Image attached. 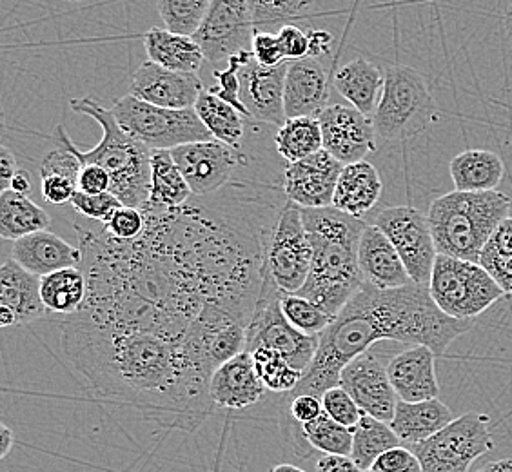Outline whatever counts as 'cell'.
<instances>
[{"label": "cell", "instance_id": "obj_1", "mask_svg": "<svg viewBox=\"0 0 512 472\" xmlns=\"http://www.w3.org/2000/svg\"><path fill=\"white\" fill-rule=\"evenodd\" d=\"M60 347L100 400L135 409L160 427L195 433L215 409L211 380L180 340L69 316Z\"/></svg>", "mask_w": 512, "mask_h": 472}, {"label": "cell", "instance_id": "obj_2", "mask_svg": "<svg viewBox=\"0 0 512 472\" xmlns=\"http://www.w3.org/2000/svg\"><path fill=\"white\" fill-rule=\"evenodd\" d=\"M473 320H456L434 304L429 287L409 284L380 291L373 286L356 293L335 322L320 335V345L295 394H313L322 400L340 387L345 365L380 342L424 345L444 356L456 338L473 329Z\"/></svg>", "mask_w": 512, "mask_h": 472}, {"label": "cell", "instance_id": "obj_3", "mask_svg": "<svg viewBox=\"0 0 512 472\" xmlns=\"http://www.w3.org/2000/svg\"><path fill=\"white\" fill-rule=\"evenodd\" d=\"M302 218L313 249V262L306 286L296 295L338 316L364 287L358 247L367 224L360 218L340 213L335 207L302 209Z\"/></svg>", "mask_w": 512, "mask_h": 472}, {"label": "cell", "instance_id": "obj_4", "mask_svg": "<svg viewBox=\"0 0 512 472\" xmlns=\"http://www.w3.org/2000/svg\"><path fill=\"white\" fill-rule=\"evenodd\" d=\"M71 109L80 115L93 118L102 128V140L97 148L82 151L73 144L66 129L59 126L55 138L57 144L68 148L79 158L82 166H100L111 177L109 193L122 202V206L142 209L151 191V149L140 144L120 128L113 111L104 108L93 97L71 100Z\"/></svg>", "mask_w": 512, "mask_h": 472}, {"label": "cell", "instance_id": "obj_5", "mask_svg": "<svg viewBox=\"0 0 512 472\" xmlns=\"http://www.w3.org/2000/svg\"><path fill=\"white\" fill-rule=\"evenodd\" d=\"M512 200L502 191H451L434 198L427 211L438 255L480 264L483 249L505 218Z\"/></svg>", "mask_w": 512, "mask_h": 472}, {"label": "cell", "instance_id": "obj_6", "mask_svg": "<svg viewBox=\"0 0 512 472\" xmlns=\"http://www.w3.org/2000/svg\"><path fill=\"white\" fill-rule=\"evenodd\" d=\"M436 120L438 104L424 75L404 64L385 69L382 99L373 115L376 137L404 142L422 135Z\"/></svg>", "mask_w": 512, "mask_h": 472}, {"label": "cell", "instance_id": "obj_7", "mask_svg": "<svg viewBox=\"0 0 512 472\" xmlns=\"http://www.w3.org/2000/svg\"><path fill=\"white\" fill-rule=\"evenodd\" d=\"M111 111L120 128L151 151H173L195 142L215 140L195 109L158 108L126 95L115 100Z\"/></svg>", "mask_w": 512, "mask_h": 472}, {"label": "cell", "instance_id": "obj_8", "mask_svg": "<svg viewBox=\"0 0 512 472\" xmlns=\"http://www.w3.org/2000/svg\"><path fill=\"white\" fill-rule=\"evenodd\" d=\"M427 287L434 304L456 320H474L505 295L480 264L445 255L436 256Z\"/></svg>", "mask_w": 512, "mask_h": 472}, {"label": "cell", "instance_id": "obj_9", "mask_svg": "<svg viewBox=\"0 0 512 472\" xmlns=\"http://www.w3.org/2000/svg\"><path fill=\"white\" fill-rule=\"evenodd\" d=\"M282 296L264 267L262 289L251 324L247 327L246 351L253 353L258 347L275 349L293 369L306 373L315 360L320 336L304 335L289 324L286 315L282 313Z\"/></svg>", "mask_w": 512, "mask_h": 472}, {"label": "cell", "instance_id": "obj_10", "mask_svg": "<svg viewBox=\"0 0 512 472\" xmlns=\"http://www.w3.org/2000/svg\"><path fill=\"white\" fill-rule=\"evenodd\" d=\"M253 316L224 305H207L189 325L184 338V351L191 364L207 380L213 378L218 367L246 351L247 327Z\"/></svg>", "mask_w": 512, "mask_h": 472}, {"label": "cell", "instance_id": "obj_11", "mask_svg": "<svg viewBox=\"0 0 512 472\" xmlns=\"http://www.w3.org/2000/svg\"><path fill=\"white\" fill-rule=\"evenodd\" d=\"M491 418L483 413H465L427 442L411 449L422 463V472H469L483 454L494 449Z\"/></svg>", "mask_w": 512, "mask_h": 472}, {"label": "cell", "instance_id": "obj_12", "mask_svg": "<svg viewBox=\"0 0 512 472\" xmlns=\"http://www.w3.org/2000/svg\"><path fill=\"white\" fill-rule=\"evenodd\" d=\"M313 249L307 238L302 207L293 202L278 211L266 249V273L282 295H296L311 273Z\"/></svg>", "mask_w": 512, "mask_h": 472}, {"label": "cell", "instance_id": "obj_13", "mask_svg": "<svg viewBox=\"0 0 512 472\" xmlns=\"http://www.w3.org/2000/svg\"><path fill=\"white\" fill-rule=\"evenodd\" d=\"M375 226L391 240L411 282L429 286L438 251L424 213L411 206L385 207L376 215Z\"/></svg>", "mask_w": 512, "mask_h": 472}, {"label": "cell", "instance_id": "obj_14", "mask_svg": "<svg viewBox=\"0 0 512 472\" xmlns=\"http://www.w3.org/2000/svg\"><path fill=\"white\" fill-rule=\"evenodd\" d=\"M255 33L249 2L211 0V8L193 40L200 46L206 62L220 66L244 51H251Z\"/></svg>", "mask_w": 512, "mask_h": 472}, {"label": "cell", "instance_id": "obj_15", "mask_svg": "<svg viewBox=\"0 0 512 472\" xmlns=\"http://www.w3.org/2000/svg\"><path fill=\"white\" fill-rule=\"evenodd\" d=\"M376 349L378 347L375 345L367 353L356 356L351 364L345 365L340 387L355 400L362 413L380 422L391 423L400 400L387 374V365L391 360H385L384 354Z\"/></svg>", "mask_w": 512, "mask_h": 472}, {"label": "cell", "instance_id": "obj_16", "mask_svg": "<svg viewBox=\"0 0 512 472\" xmlns=\"http://www.w3.org/2000/svg\"><path fill=\"white\" fill-rule=\"evenodd\" d=\"M171 157L198 198L213 197L233 177V171L246 164L247 157L238 149L218 140L195 142L173 149Z\"/></svg>", "mask_w": 512, "mask_h": 472}, {"label": "cell", "instance_id": "obj_17", "mask_svg": "<svg viewBox=\"0 0 512 472\" xmlns=\"http://www.w3.org/2000/svg\"><path fill=\"white\" fill-rule=\"evenodd\" d=\"M324 149L340 164L349 166L364 162V158L376 151V133L373 118L344 104H329L318 115Z\"/></svg>", "mask_w": 512, "mask_h": 472}, {"label": "cell", "instance_id": "obj_18", "mask_svg": "<svg viewBox=\"0 0 512 472\" xmlns=\"http://www.w3.org/2000/svg\"><path fill=\"white\" fill-rule=\"evenodd\" d=\"M342 171L344 164L325 149L295 164H287L284 173L287 200L302 209L333 207L336 184Z\"/></svg>", "mask_w": 512, "mask_h": 472}, {"label": "cell", "instance_id": "obj_19", "mask_svg": "<svg viewBox=\"0 0 512 472\" xmlns=\"http://www.w3.org/2000/svg\"><path fill=\"white\" fill-rule=\"evenodd\" d=\"M204 89L198 75L169 71L151 60H146L129 80V95L166 109H195Z\"/></svg>", "mask_w": 512, "mask_h": 472}, {"label": "cell", "instance_id": "obj_20", "mask_svg": "<svg viewBox=\"0 0 512 472\" xmlns=\"http://www.w3.org/2000/svg\"><path fill=\"white\" fill-rule=\"evenodd\" d=\"M289 64L286 62L276 68H264L256 62L255 57L240 69V99L247 115L258 122H266L273 126L286 124V79Z\"/></svg>", "mask_w": 512, "mask_h": 472}, {"label": "cell", "instance_id": "obj_21", "mask_svg": "<svg viewBox=\"0 0 512 472\" xmlns=\"http://www.w3.org/2000/svg\"><path fill=\"white\" fill-rule=\"evenodd\" d=\"M48 313L40 296V276L8 258L0 267V325L31 324Z\"/></svg>", "mask_w": 512, "mask_h": 472}, {"label": "cell", "instance_id": "obj_22", "mask_svg": "<svg viewBox=\"0 0 512 472\" xmlns=\"http://www.w3.org/2000/svg\"><path fill=\"white\" fill-rule=\"evenodd\" d=\"M436 354L424 345H411L394 354L387 365V374L398 400L418 404L436 400L440 384L436 378Z\"/></svg>", "mask_w": 512, "mask_h": 472}, {"label": "cell", "instance_id": "obj_23", "mask_svg": "<svg viewBox=\"0 0 512 472\" xmlns=\"http://www.w3.org/2000/svg\"><path fill=\"white\" fill-rule=\"evenodd\" d=\"M267 389L256 373L253 354L242 351L218 367L209 384V396L215 407L242 411L258 404Z\"/></svg>", "mask_w": 512, "mask_h": 472}, {"label": "cell", "instance_id": "obj_24", "mask_svg": "<svg viewBox=\"0 0 512 472\" xmlns=\"http://www.w3.org/2000/svg\"><path fill=\"white\" fill-rule=\"evenodd\" d=\"M358 266L364 284L380 291L400 289L413 284L398 251L375 224L365 227L358 247Z\"/></svg>", "mask_w": 512, "mask_h": 472}, {"label": "cell", "instance_id": "obj_25", "mask_svg": "<svg viewBox=\"0 0 512 472\" xmlns=\"http://www.w3.org/2000/svg\"><path fill=\"white\" fill-rule=\"evenodd\" d=\"M327 69L320 60L304 59L289 64L286 79V117H318L329 104Z\"/></svg>", "mask_w": 512, "mask_h": 472}, {"label": "cell", "instance_id": "obj_26", "mask_svg": "<svg viewBox=\"0 0 512 472\" xmlns=\"http://www.w3.org/2000/svg\"><path fill=\"white\" fill-rule=\"evenodd\" d=\"M11 258L26 271L42 278L62 269L80 267L82 251L51 231H39L13 242Z\"/></svg>", "mask_w": 512, "mask_h": 472}, {"label": "cell", "instance_id": "obj_27", "mask_svg": "<svg viewBox=\"0 0 512 472\" xmlns=\"http://www.w3.org/2000/svg\"><path fill=\"white\" fill-rule=\"evenodd\" d=\"M382 189V178L373 164L367 160L349 164L344 166L338 178L333 207L340 213L362 220L371 209H375L382 197Z\"/></svg>", "mask_w": 512, "mask_h": 472}, {"label": "cell", "instance_id": "obj_28", "mask_svg": "<svg viewBox=\"0 0 512 472\" xmlns=\"http://www.w3.org/2000/svg\"><path fill=\"white\" fill-rule=\"evenodd\" d=\"M385 71L371 60L355 59L335 73V88L351 108L373 118L384 91Z\"/></svg>", "mask_w": 512, "mask_h": 472}, {"label": "cell", "instance_id": "obj_29", "mask_svg": "<svg viewBox=\"0 0 512 472\" xmlns=\"http://www.w3.org/2000/svg\"><path fill=\"white\" fill-rule=\"evenodd\" d=\"M453 420L451 409L438 398L418 404H407L400 400L394 411L393 422L389 425L404 447H414L433 438Z\"/></svg>", "mask_w": 512, "mask_h": 472}, {"label": "cell", "instance_id": "obj_30", "mask_svg": "<svg viewBox=\"0 0 512 472\" xmlns=\"http://www.w3.org/2000/svg\"><path fill=\"white\" fill-rule=\"evenodd\" d=\"M454 191L487 193L496 191L505 175L502 158L487 149H467L451 160Z\"/></svg>", "mask_w": 512, "mask_h": 472}, {"label": "cell", "instance_id": "obj_31", "mask_svg": "<svg viewBox=\"0 0 512 472\" xmlns=\"http://www.w3.org/2000/svg\"><path fill=\"white\" fill-rule=\"evenodd\" d=\"M144 48L148 53V60L177 73L197 75L206 62L204 53L195 40L178 37L160 28H151L144 35Z\"/></svg>", "mask_w": 512, "mask_h": 472}, {"label": "cell", "instance_id": "obj_32", "mask_svg": "<svg viewBox=\"0 0 512 472\" xmlns=\"http://www.w3.org/2000/svg\"><path fill=\"white\" fill-rule=\"evenodd\" d=\"M191 189L178 169L171 151L151 153V191L149 200L142 211H168L186 206L191 197Z\"/></svg>", "mask_w": 512, "mask_h": 472}, {"label": "cell", "instance_id": "obj_33", "mask_svg": "<svg viewBox=\"0 0 512 472\" xmlns=\"http://www.w3.org/2000/svg\"><path fill=\"white\" fill-rule=\"evenodd\" d=\"M40 296L48 313L79 315L88 298V280L80 267L62 269L40 278Z\"/></svg>", "mask_w": 512, "mask_h": 472}, {"label": "cell", "instance_id": "obj_34", "mask_svg": "<svg viewBox=\"0 0 512 472\" xmlns=\"http://www.w3.org/2000/svg\"><path fill=\"white\" fill-rule=\"evenodd\" d=\"M51 226L50 213L37 206L30 197L15 191H2L0 195V236L4 240L17 242L24 236L48 231Z\"/></svg>", "mask_w": 512, "mask_h": 472}, {"label": "cell", "instance_id": "obj_35", "mask_svg": "<svg viewBox=\"0 0 512 472\" xmlns=\"http://www.w3.org/2000/svg\"><path fill=\"white\" fill-rule=\"evenodd\" d=\"M195 111L215 140L240 151L246 133L244 115L240 111L215 97L207 88L200 93Z\"/></svg>", "mask_w": 512, "mask_h": 472}, {"label": "cell", "instance_id": "obj_36", "mask_svg": "<svg viewBox=\"0 0 512 472\" xmlns=\"http://www.w3.org/2000/svg\"><path fill=\"white\" fill-rule=\"evenodd\" d=\"M278 155L287 164H295L324 149L320 122L316 117L289 118L275 137Z\"/></svg>", "mask_w": 512, "mask_h": 472}, {"label": "cell", "instance_id": "obj_37", "mask_svg": "<svg viewBox=\"0 0 512 472\" xmlns=\"http://www.w3.org/2000/svg\"><path fill=\"white\" fill-rule=\"evenodd\" d=\"M396 447H402V442L391 425L364 414L355 427L351 458L362 471H369L382 454Z\"/></svg>", "mask_w": 512, "mask_h": 472}, {"label": "cell", "instance_id": "obj_38", "mask_svg": "<svg viewBox=\"0 0 512 472\" xmlns=\"http://www.w3.org/2000/svg\"><path fill=\"white\" fill-rule=\"evenodd\" d=\"M251 354H253L258 378L262 380L267 391L289 396L302 382L304 373L293 369L286 358L275 349L258 347Z\"/></svg>", "mask_w": 512, "mask_h": 472}, {"label": "cell", "instance_id": "obj_39", "mask_svg": "<svg viewBox=\"0 0 512 472\" xmlns=\"http://www.w3.org/2000/svg\"><path fill=\"white\" fill-rule=\"evenodd\" d=\"M211 0H160L158 15L164 20L166 30L178 37L193 39L206 19Z\"/></svg>", "mask_w": 512, "mask_h": 472}, {"label": "cell", "instance_id": "obj_40", "mask_svg": "<svg viewBox=\"0 0 512 472\" xmlns=\"http://www.w3.org/2000/svg\"><path fill=\"white\" fill-rule=\"evenodd\" d=\"M302 431L307 443L316 451H322L331 456H351L353 453L355 429L340 425L325 411L313 422L306 423Z\"/></svg>", "mask_w": 512, "mask_h": 472}, {"label": "cell", "instance_id": "obj_41", "mask_svg": "<svg viewBox=\"0 0 512 472\" xmlns=\"http://www.w3.org/2000/svg\"><path fill=\"white\" fill-rule=\"evenodd\" d=\"M282 313L286 315L289 324L296 327L300 333L309 336L322 335L336 320V316L325 311L322 305L300 295L282 296Z\"/></svg>", "mask_w": 512, "mask_h": 472}, {"label": "cell", "instance_id": "obj_42", "mask_svg": "<svg viewBox=\"0 0 512 472\" xmlns=\"http://www.w3.org/2000/svg\"><path fill=\"white\" fill-rule=\"evenodd\" d=\"M249 8L253 13L256 31L271 33V28L289 26L291 20L300 19L302 13L316 8L315 2L302 0H287V2H264V0H249Z\"/></svg>", "mask_w": 512, "mask_h": 472}, {"label": "cell", "instance_id": "obj_43", "mask_svg": "<svg viewBox=\"0 0 512 472\" xmlns=\"http://www.w3.org/2000/svg\"><path fill=\"white\" fill-rule=\"evenodd\" d=\"M73 209L80 213L82 217L100 222L106 226L113 215L122 207V202L111 193H102V195H86L77 191L75 197L71 200Z\"/></svg>", "mask_w": 512, "mask_h": 472}, {"label": "cell", "instance_id": "obj_44", "mask_svg": "<svg viewBox=\"0 0 512 472\" xmlns=\"http://www.w3.org/2000/svg\"><path fill=\"white\" fill-rule=\"evenodd\" d=\"M322 407H324L325 413L329 414L335 422L344 425V427H349V429H355L356 425L362 420V416H364L355 400L342 387L329 389L322 396Z\"/></svg>", "mask_w": 512, "mask_h": 472}, {"label": "cell", "instance_id": "obj_45", "mask_svg": "<svg viewBox=\"0 0 512 472\" xmlns=\"http://www.w3.org/2000/svg\"><path fill=\"white\" fill-rule=\"evenodd\" d=\"M104 229L108 231L109 235L115 236L119 240L131 242V240H137L138 236L144 233L146 215L142 209L122 206L104 226Z\"/></svg>", "mask_w": 512, "mask_h": 472}, {"label": "cell", "instance_id": "obj_46", "mask_svg": "<svg viewBox=\"0 0 512 472\" xmlns=\"http://www.w3.org/2000/svg\"><path fill=\"white\" fill-rule=\"evenodd\" d=\"M80 171H82V164L79 158L60 144H57V149L50 151L40 164V175H59L75 182L77 186H79Z\"/></svg>", "mask_w": 512, "mask_h": 472}, {"label": "cell", "instance_id": "obj_47", "mask_svg": "<svg viewBox=\"0 0 512 472\" xmlns=\"http://www.w3.org/2000/svg\"><path fill=\"white\" fill-rule=\"evenodd\" d=\"M480 266L493 276L505 295H512V255L502 253L491 246H485L480 256Z\"/></svg>", "mask_w": 512, "mask_h": 472}, {"label": "cell", "instance_id": "obj_48", "mask_svg": "<svg viewBox=\"0 0 512 472\" xmlns=\"http://www.w3.org/2000/svg\"><path fill=\"white\" fill-rule=\"evenodd\" d=\"M365 472H422V463L411 449L402 445L382 454Z\"/></svg>", "mask_w": 512, "mask_h": 472}, {"label": "cell", "instance_id": "obj_49", "mask_svg": "<svg viewBox=\"0 0 512 472\" xmlns=\"http://www.w3.org/2000/svg\"><path fill=\"white\" fill-rule=\"evenodd\" d=\"M40 189L42 198L51 206H66L71 204L75 193L79 191V186L59 175H40Z\"/></svg>", "mask_w": 512, "mask_h": 472}, {"label": "cell", "instance_id": "obj_50", "mask_svg": "<svg viewBox=\"0 0 512 472\" xmlns=\"http://www.w3.org/2000/svg\"><path fill=\"white\" fill-rule=\"evenodd\" d=\"M251 51H253L256 62L264 68H276V66H282L287 62L284 59V53H282L276 33L256 31Z\"/></svg>", "mask_w": 512, "mask_h": 472}, {"label": "cell", "instance_id": "obj_51", "mask_svg": "<svg viewBox=\"0 0 512 472\" xmlns=\"http://www.w3.org/2000/svg\"><path fill=\"white\" fill-rule=\"evenodd\" d=\"M276 37L287 62L309 59V37L298 26L295 24L284 26L282 30H278Z\"/></svg>", "mask_w": 512, "mask_h": 472}, {"label": "cell", "instance_id": "obj_52", "mask_svg": "<svg viewBox=\"0 0 512 472\" xmlns=\"http://www.w3.org/2000/svg\"><path fill=\"white\" fill-rule=\"evenodd\" d=\"M111 177L106 169L100 166H82L79 177V191L86 195H102L109 193Z\"/></svg>", "mask_w": 512, "mask_h": 472}, {"label": "cell", "instance_id": "obj_53", "mask_svg": "<svg viewBox=\"0 0 512 472\" xmlns=\"http://www.w3.org/2000/svg\"><path fill=\"white\" fill-rule=\"evenodd\" d=\"M316 472H365L353 462L351 456L324 454L316 463Z\"/></svg>", "mask_w": 512, "mask_h": 472}, {"label": "cell", "instance_id": "obj_54", "mask_svg": "<svg viewBox=\"0 0 512 472\" xmlns=\"http://www.w3.org/2000/svg\"><path fill=\"white\" fill-rule=\"evenodd\" d=\"M309 37V59H322L331 53L333 48V35L325 30H311L307 33Z\"/></svg>", "mask_w": 512, "mask_h": 472}, {"label": "cell", "instance_id": "obj_55", "mask_svg": "<svg viewBox=\"0 0 512 472\" xmlns=\"http://www.w3.org/2000/svg\"><path fill=\"white\" fill-rule=\"evenodd\" d=\"M19 173V166L15 155L11 153L8 146L0 148V180H2V191H8L15 175Z\"/></svg>", "mask_w": 512, "mask_h": 472}, {"label": "cell", "instance_id": "obj_56", "mask_svg": "<svg viewBox=\"0 0 512 472\" xmlns=\"http://www.w3.org/2000/svg\"><path fill=\"white\" fill-rule=\"evenodd\" d=\"M487 246L494 247V249L507 253V255H512V217L503 220L498 229L494 231V235L491 236Z\"/></svg>", "mask_w": 512, "mask_h": 472}, {"label": "cell", "instance_id": "obj_57", "mask_svg": "<svg viewBox=\"0 0 512 472\" xmlns=\"http://www.w3.org/2000/svg\"><path fill=\"white\" fill-rule=\"evenodd\" d=\"M15 445V434L6 423H0V458H6Z\"/></svg>", "mask_w": 512, "mask_h": 472}, {"label": "cell", "instance_id": "obj_58", "mask_svg": "<svg viewBox=\"0 0 512 472\" xmlns=\"http://www.w3.org/2000/svg\"><path fill=\"white\" fill-rule=\"evenodd\" d=\"M11 191H15V193H19V195H30L31 193V180L30 175L26 173V171H22L19 169V173L15 175L13 178V182H11Z\"/></svg>", "mask_w": 512, "mask_h": 472}, {"label": "cell", "instance_id": "obj_59", "mask_svg": "<svg viewBox=\"0 0 512 472\" xmlns=\"http://www.w3.org/2000/svg\"><path fill=\"white\" fill-rule=\"evenodd\" d=\"M476 472H512V458H503L498 462H489Z\"/></svg>", "mask_w": 512, "mask_h": 472}, {"label": "cell", "instance_id": "obj_60", "mask_svg": "<svg viewBox=\"0 0 512 472\" xmlns=\"http://www.w3.org/2000/svg\"><path fill=\"white\" fill-rule=\"evenodd\" d=\"M271 472H306L304 469H300V467H296V465H289V463H280V465H276L271 469Z\"/></svg>", "mask_w": 512, "mask_h": 472}, {"label": "cell", "instance_id": "obj_61", "mask_svg": "<svg viewBox=\"0 0 512 472\" xmlns=\"http://www.w3.org/2000/svg\"><path fill=\"white\" fill-rule=\"evenodd\" d=\"M507 26H509V33H511L512 39V4H509V10H507Z\"/></svg>", "mask_w": 512, "mask_h": 472}]
</instances>
